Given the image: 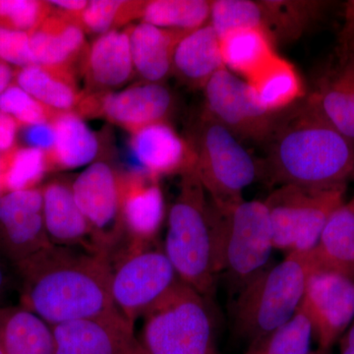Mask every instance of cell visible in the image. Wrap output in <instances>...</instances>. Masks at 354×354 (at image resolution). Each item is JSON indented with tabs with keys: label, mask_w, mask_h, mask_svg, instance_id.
I'll list each match as a JSON object with an SVG mask.
<instances>
[{
	"label": "cell",
	"mask_w": 354,
	"mask_h": 354,
	"mask_svg": "<svg viewBox=\"0 0 354 354\" xmlns=\"http://www.w3.org/2000/svg\"><path fill=\"white\" fill-rule=\"evenodd\" d=\"M204 93L205 111L239 142L264 146L286 111L272 113L263 109L248 84L227 68L212 77Z\"/></svg>",
	"instance_id": "8fae6325"
},
{
	"label": "cell",
	"mask_w": 354,
	"mask_h": 354,
	"mask_svg": "<svg viewBox=\"0 0 354 354\" xmlns=\"http://www.w3.org/2000/svg\"><path fill=\"white\" fill-rule=\"evenodd\" d=\"M165 198L158 178L146 172L122 174L125 234L135 243H151L165 218Z\"/></svg>",
	"instance_id": "ac0fdd59"
},
{
	"label": "cell",
	"mask_w": 354,
	"mask_h": 354,
	"mask_svg": "<svg viewBox=\"0 0 354 354\" xmlns=\"http://www.w3.org/2000/svg\"><path fill=\"white\" fill-rule=\"evenodd\" d=\"M44 227L43 191H11L0 196V259L17 267L50 247Z\"/></svg>",
	"instance_id": "5bb4252c"
},
{
	"label": "cell",
	"mask_w": 354,
	"mask_h": 354,
	"mask_svg": "<svg viewBox=\"0 0 354 354\" xmlns=\"http://www.w3.org/2000/svg\"><path fill=\"white\" fill-rule=\"evenodd\" d=\"M17 133V122L6 114L0 113V152L12 148Z\"/></svg>",
	"instance_id": "ab89813d"
},
{
	"label": "cell",
	"mask_w": 354,
	"mask_h": 354,
	"mask_svg": "<svg viewBox=\"0 0 354 354\" xmlns=\"http://www.w3.org/2000/svg\"><path fill=\"white\" fill-rule=\"evenodd\" d=\"M0 354H4V353H3V351H2L1 348H0Z\"/></svg>",
	"instance_id": "7dc6e473"
},
{
	"label": "cell",
	"mask_w": 354,
	"mask_h": 354,
	"mask_svg": "<svg viewBox=\"0 0 354 354\" xmlns=\"http://www.w3.org/2000/svg\"><path fill=\"white\" fill-rule=\"evenodd\" d=\"M72 191L93 241L106 254L124 237L122 218V174L104 160L88 165L71 183Z\"/></svg>",
	"instance_id": "30bf717a"
},
{
	"label": "cell",
	"mask_w": 354,
	"mask_h": 354,
	"mask_svg": "<svg viewBox=\"0 0 354 354\" xmlns=\"http://www.w3.org/2000/svg\"><path fill=\"white\" fill-rule=\"evenodd\" d=\"M53 11L48 1L0 0V27L32 32Z\"/></svg>",
	"instance_id": "8d00e7d4"
},
{
	"label": "cell",
	"mask_w": 354,
	"mask_h": 354,
	"mask_svg": "<svg viewBox=\"0 0 354 354\" xmlns=\"http://www.w3.org/2000/svg\"><path fill=\"white\" fill-rule=\"evenodd\" d=\"M339 344H341V354H354V319L348 330L339 339Z\"/></svg>",
	"instance_id": "60d3db41"
},
{
	"label": "cell",
	"mask_w": 354,
	"mask_h": 354,
	"mask_svg": "<svg viewBox=\"0 0 354 354\" xmlns=\"http://www.w3.org/2000/svg\"><path fill=\"white\" fill-rule=\"evenodd\" d=\"M312 337L311 323L299 307L288 322L251 342L245 354H312Z\"/></svg>",
	"instance_id": "1f68e13d"
},
{
	"label": "cell",
	"mask_w": 354,
	"mask_h": 354,
	"mask_svg": "<svg viewBox=\"0 0 354 354\" xmlns=\"http://www.w3.org/2000/svg\"><path fill=\"white\" fill-rule=\"evenodd\" d=\"M261 176L276 185L346 187L354 143L323 118L308 95L286 109L265 144Z\"/></svg>",
	"instance_id": "7a4b0ae2"
},
{
	"label": "cell",
	"mask_w": 354,
	"mask_h": 354,
	"mask_svg": "<svg viewBox=\"0 0 354 354\" xmlns=\"http://www.w3.org/2000/svg\"><path fill=\"white\" fill-rule=\"evenodd\" d=\"M13 76L10 65L0 62V95L10 86Z\"/></svg>",
	"instance_id": "b9f144b4"
},
{
	"label": "cell",
	"mask_w": 354,
	"mask_h": 354,
	"mask_svg": "<svg viewBox=\"0 0 354 354\" xmlns=\"http://www.w3.org/2000/svg\"><path fill=\"white\" fill-rule=\"evenodd\" d=\"M133 327L118 310L55 326V354H146Z\"/></svg>",
	"instance_id": "9a60e30c"
},
{
	"label": "cell",
	"mask_w": 354,
	"mask_h": 354,
	"mask_svg": "<svg viewBox=\"0 0 354 354\" xmlns=\"http://www.w3.org/2000/svg\"><path fill=\"white\" fill-rule=\"evenodd\" d=\"M23 139L27 147L38 149L48 155L55 144V131L53 123H39L26 127L23 131Z\"/></svg>",
	"instance_id": "f35d334b"
},
{
	"label": "cell",
	"mask_w": 354,
	"mask_h": 354,
	"mask_svg": "<svg viewBox=\"0 0 354 354\" xmlns=\"http://www.w3.org/2000/svg\"><path fill=\"white\" fill-rule=\"evenodd\" d=\"M174 108V97L167 86L142 82L120 92L86 94L75 113L106 118L133 133L167 121Z\"/></svg>",
	"instance_id": "7c38bea8"
},
{
	"label": "cell",
	"mask_w": 354,
	"mask_h": 354,
	"mask_svg": "<svg viewBox=\"0 0 354 354\" xmlns=\"http://www.w3.org/2000/svg\"><path fill=\"white\" fill-rule=\"evenodd\" d=\"M258 3L261 30L274 46L297 41L330 6L319 0H258Z\"/></svg>",
	"instance_id": "d4e9b609"
},
{
	"label": "cell",
	"mask_w": 354,
	"mask_h": 354,
	"mask_svg": "<svg viewBox=\"0 0 354 354\" xmlns=\"http://www.w3.org/2000/svg\"><path fill=\"white\" fill-rule=\"evenodd\" d=\"M127 30L135 73L143 82L162 83L172 73L177 44L190 32L164 29L144 22Z\"/></svg>",
	"instance_id": "7402d4cb"
},
{
	"label": "cell",
	"mask_w": 354,
	"mask_h": 354,
	"mask_svg": "<svg viewBox=\"0 0 354 354\" xmlns=\"http://www.w3.org/2000/svg\"><path fill=\"white\" fill-rule=\"evenodd\" d=\"M180 281L164 249L131 242L111 272L114 307L134 326L151 307Z\"/></svg>",
	"instance_id": "9c48e42d"
},
{
	"label": "cell",
	"mask_w": 354,
	"mask_h": 354,
	"mask_svg": "<svg viewBox=\"0 0 354 354\" xmlns=\"http://www.w3.org/2000/svg\"><path fill=\"white\" fill-rule=\"evenodd\" d=\"M86 94L113 92L132 78L134 67L128 30H113L97 37L82 60Z\"/></svg>",
	"instance_id": "e0dca14e"
},
{
	"label": "cell",
	"mask_w": 354,
	"mask_h": 354,
	"mask_svg": "<svg viewBox=\"0 0 354 354\" xmlns=\"http://www.w3.org/2000/svg\"><path fill=\"white\" fill-rule=\"evenodd\" d=\"M209 299L178 281L146 312L140 339L146 354H216Z\"/></svg>",
	"instance_id": "8992f818"
},
{
	"label": "cell",
	"mask_w": 354,
	"mask_h": 354,
	"mask_svg": "<svg viewBox=\"0 0 354 354\" xmlns=\"http://www.w3.org/2000/svg\"><path fill=\"white\" fill-rule=\"evenodd\" d=\"M0 113L12 118L25 127L51 122L57 111L44 106L17 85H10L0 95Z\"/></svg>",
	"instance_id": "d590c367"
},
{
	"label": "cell",
	"mask_w": 354,
	"mask_h": 354,
	"mask_svg": "<svg viewBox=\"0 0 354 354\" xmlns=\"http://www.w3.org/2000/svg\"><path fill=\"white\" fill-rule=\"evenodd\" d=\"M225 68L247 81L277 55L276 46L262 30H234L220 37Z\"/></svg>",
	"instance_id": "f546056e"
},
{
	"label": "cell",
	"mask_w": 354,
	"mask_h": 354,
	"mask_svg": "<svg viewBox=\"0 0 354 354\" xmlns=\"http://www.w3.org/2000/svg\"><path fill=\"white\" fill-rule=\"evenodd\" d=\"M299 307L308 317L319 348L330 351L353 323L354 281L337 272L314 270Z\"/></svg>",
	"instance_id": "4fadbf2b"
},
{
	"label": "cell",
	"mask_w": 354,
	"mask_h": 354,
	"mask_svg": "<svg viewBox=\"0 0 354 354\" xmlns=\"http://www.w3.org/2000/svg\"><path fill=\"white\" fill-rule=\"evenodd\" d=\"M131 160L136 171L156 178L194 169L195 158L187 138H183L167 123H155L131 133Z\"/></svg>",
	"instance_id": "2e32d148"
},
{
	"label": "cell",
	"mask_w": 354,
	"mask_h": 354,
	"mask_svg": "<svg viewBox=\"0 0 354 354\" xmlns=\"http://www.w3.org/2000/svg\"><path fill=\"white\" fill-rule=\"evenodd\" d=\"M41 191L44 227L51 245L99 252L87 221L77 204L71 183L53 180Z\"/></svg>",
	"instance_id": "d6986e66"
},
{
	"label": "cell",
	"mask_w": 354,
	"mask_h": 354,
	"mask_svg": "<svg viewBox=\"0 0 354 354\" xmlns=\"http://www.w3.org/2000/svg\"><path fill=\"white\" fill-rule=\"evenodd\" d=\"M351 201L353 202L354 204V197L353 198V199L351 200Z\"/></svg>",
	"instance_id": "c3c4849f"
},
{
	"label": "cell",
	"mask_w": 354,
	"mask_h": 354,
	"mask_svg": "<svg viewBox=\"0 0 354 354\" xmlns=\"http://www.w3.org/2000/svg\"><path fill=\"white\" fill-rule=\"evenodd\" d=\"M85 31L78 23L53 12L30 32V48L35 65L73 71L74 64L88 50Z\"/></svg>",
	"instance_id": "ffe728a7"
},
{
	"label": "cell",
	"mask_w": 354,
	"mask_h": 354,
	"mask_svg": "<svg viewBox=\"0 0 354 354\" xmlns=\"http://www.w3.org/2000/svg\"><path fill=\"white\" fill-rule=\"evenodd\" d=\"M312 354H330V351H329V349L318 348L316 351L312 353Z\"/></svg>",
	"instance_id": "f6af8a7d"
},
{
	"label": "cell",
	"mask_w": 354,
	"mask_h": 354,
	"mask_svg": "<svg viewBox=\"0 0 354 354\" xmlns=\"http://www.w3.org/2000/svg\"><path fill=\"white\" fill-rule=\"evenodd\" d=\"M194 153V171L209 200L227 213L243 199V191L261 176V165L241 142L206 111L187 138Z\"/></svg>",
	"instance_id": "5b68a950"
},
{
	"label": "cell",
	"mask_w": 354,
	"mask_h": 354,
	"mask_svg": "<svg viewBox=\"0 0 354 354\" xmlns=\"http://www.w3.org/2000/svg\"><path fill=\"white\" fill-rule=\"evenodd\" d=\"M348 12H349L348 13L349 14L348 19H351V21H353V24H354V7H353V9H351V10H349Z\"/></svg>",
	"instance_id": "bcb514c9"
},
{
	"label": "cell",
	"mask_w": 354,
	"mask_h": 354,
	"mask_svg": "<svg viewBox=\"0 0 354 354\" xmlns=\"http://www.w3.org/2000/svg\"><path fill=\"white\" fill-rule=\"evenodd\" d=\"M165 253L179 279L213 297L221 268V216L194 169L181 176L169 209Z\"/></svg>",
	"instance_id": "3957f363"
},
{
	"label": "cell",
	"mask_w": 354,
	"mask_h": 354,
	"mask_svg": "<svg viewBox=\"0 0 354 354\" xmlns=\"http://www.w3.org/2000/svg\"><path fill=\"white\" fill-rule=\"evenodd\" d=\"M15 78L17 86L57 113H75L86 95L77 87L71 70L32 65L18 70Z\"/></svg>",
	"instance_id": "83f0119b"
},
{
	"label": "cell",
	"mask_w": 354,
	"mask_h": 354,
	"mask_svg": "<svg viewBox=\"0 0 354 354\" xmlns=\"http://www.w3.org/2000/svg\"><path fill=\"white\" fill-rule=\"evenodd\" d=\"M225 68L220 38L209 22L188 32L177 44L172 74L193 88H204L216 72Z\"/></svg>",
	"instance_id": "603a6c76"
},
{
	"label": "cell",
	"mask_w": 354,
	"mask_h": 354,
	"mask_svg": "<svg viewBox=\"0 0 354 354\" xmlns=\"http://www.w3.org/2000/svg\"><path fill=\"white\" fill-rule=\"evenodd\" d=\"M7 263L0 259V299L4 297L10 285V274L7 270Z\"/></svg>",
	"instance_id": "7bdbcfd3"
},
{
	"label": "cell",
	"mask_w": 354,
	"mask_h": 354,
	"mask_svg": "<svg viewBox=\"0 0 354 354\" xmlns=\"http://www.w3.org/2000/svg\"><path fill=\"white\" fill-rule=\"evenodd\" d=\"M245 82L256 102L272 113L285 111L306 95L297 69L279 53Z\"/></svg>",
	"instance_id": "f1b7e54d"
},
{
	"label": "cell",
	"mask_w": 354,
	"mask_h": 354,
	"mask_svg": "<svg viewBox=\"0 0 354 354\" xmlns=\"http://www.w3.org/2000/svg\"><path fill=\"white\" fill-rule=\"evenodd\" d=\"M211 1L150 0L143 1L139 20L164 29L191 32L209 22Z\"/></svg>",
	"instance_id": "4dcf8cb0"
},
{
	"label": "cell",
	"mask_w": 354,
	"mask_h": 354,
	"mask_svg": "<svg viewBox=\"0 0 354 354\" xmlns=\"http://www.w3.org/2000/svg\"><path fill=\"white\" fill-rule=\"evenodd\" d=\"M51 123L55 144L46 155L48 169H75L94 162L100 153L99 139L79 114L62 113Z\"/></svg>",
	"instance_id": "4316f807"
},
{
	"label": "cell",
	"mask_w": 354,
	"mask_h": 354,
	"mask_svg": "<svg viewBox=\"0 0 354 354\" xmlns=\"http://www.w3.org/2000/svg\"><path fill=\"white\" fill-rule=\"evenodd\" d=\"M315 270L341 274L354 281V204L344 203L330 215L315 248Z\"/></svg>",
	"instance_id": "484cf974"
},
{
	"label": "cell",
	"mask_w": 354,
	"mask_h": 354,
	"mask_svg": "<svg viewBox=\"0 0 354 354\" xmlns=\"http://www.w3.org/2000/svg\"><path fill=\"white\" fill-rule=\"evenodd\" d=\"M0 348L4 354H55V330L22 305L2 306Z\"/></svg>",
	"instance_id": "cb8c5ba5"
},
{
	"label": "cell",
	"mask_w": 354,
	"mask_h": 354,
	"mask_svg": "<svg viewBox=\"0 0 354 354\" xmlns=\"http://www.w3.org/2000/svg\"><path fill=\"white\" fill-rule=\"evenodd\" d=\"M314 270L311 252L290 253L256 274L236 300L239 334L252 342L290 320L301 304L307 279Z\"/></svg>",
	"instance_id": "277c9868"
},
{
	"label": "cell",
	"mask_w": 354,
	"mask_h": 354,
	"mask_svg": "<svg viewBox=\"0 0 354 354\" xmlns=\"http://www.w3.org/2000/svg\"><path fill=\"white\" fill-rule=\"evenodd\" d=\"M220 216L221 272L241 291L268 267L274 249L269 211L265 202L244 200Z\"/></svg>",
	"instance_id": "ba28073f"
},
{
	"label": "cell",
	"mask_w": 354,
	"mask_h": 354,
	"mask_svg": "<svg viewBox=\"0 0 354 354\" xmlns=\"http://www.w3.org/2000/svg\"><path fill=\"white\" fill-rule=\"evenodd\" d=\"M143 1L93 0L88 1L78 24L90 34L102 35L118 30L133 19L139 20Z\"/></svg>",
	"instance_id": "836d02e7"
},
{
	"label": "cell",
	"mask_w": 354,
	"mask_h": 354,
	"mask_svg": "<svg viewBox=\"0 0 354 354\" xmlns=\"http://www.w3.org/2000/svg\"><path fill=\"white\" fill-rule=\"evenodd\" d=\"M48 169L43 151L30 147L17 149L3 160L0 158V187L7 192L32 189Z\"/></svg>",
	"instance_id": "d6a6232c"
},
{
	"label": "cell",
	"mask_w": 354,
	"mask_h": 354,
	"mask_svg": "<svg viewBox=\"0 0 354 354\" xmlns=\"http://www.w3.org/2000/svg\"><path fill=\"white\" fill-rule=\"evenodd\" d=\"M348 20V25L346 30V46L354 55V24L353 21Z\"/></svg>",
	"instance_id": "ee69618b"
},
{
	"label": "cell",
	"mask_w": 354,
	"mask_h": 354,
	"mask_svg": "<svg viewBox=\"0 0 354 354\" xmlns=\"http://www.w3.org/2000/svg\"><path fill=\"white\" fill-rule=\"evenodd\" d=\"M209 24L218 38L234 30H261L258 0H214L211 1Z\"/></svg>",
	"instance_id": "e575fe53"
},
{
	"label": "cell",
	"mask_w": 354,
	"mask_h": 354,
	"mask_svg": "<svg viewBox=\"0 0 354 354\" xmlns=\"http://www.w3.org/2000/svg\"><path fill=\"white\" fill-rule=\"evenodd\" d=\"M346 188L319 190L279 186L266 200L274 247L286 255L315 248L330 215L344 204Z\"/></svg>",
	"instance_id": "52a82bcc"
},
{
	"label": "cell",
	"mask_w": 354,
	"mask_h": 354,
	"mask_svg": "<svg viewBox=\"0 0 354 354\" xmlns=\"http://www.w3.org/2000/svg\"><path fill=\"white\" fill-rule=\"evenodd\" d=\"M0 192H1V187H0Z\"/></svg>",
	"instance_id": "681fc988"
},
{
	"label": "cell",
	"mask_w": 354,
	"mask_h": 354,
	"mask_svg": "<svg viewBox=\"0 0 354 354\" xmlns=\"http://www.w3.org/2000/svg\"><path fill=\"white\" fill-rule=\"evenodd\" d=\"M0 62L20 68L35 65L30 48V32L0 27Z\"/></svg>",
	"instance_id": "74e56055"
},
{
	"label": "cell",
	"mask_w": 354,
	"mask_h": 354,
	"mask_svg": "<svg viewBox=\"0 0 354 354\" xmlns=\"http://www.w3.org/2000/svg\"><path fill=\"white\" fill-rule=\"evenodd\" d=\"M344 51L308 97L323 118L354 143V55L346 46Z\"/></svg>",
	"instance_id": "44dd1931"
},
{
	"label": "cell",
	"mask_w": 354,
	"mask_h": 354,
	"mask_svg": "<svg viewBox=\"0 0 354 354\" xmlns=\"http://www.w3.org/2000/svg\"><path fill=\"white\" fill-rule=\"evenodd\" d=\"M15 269L20 305L53 327L116 311L106 254L50 245Z\"/></svg>",
	"instance_id": "6da1fadb"
}]
</instances>
